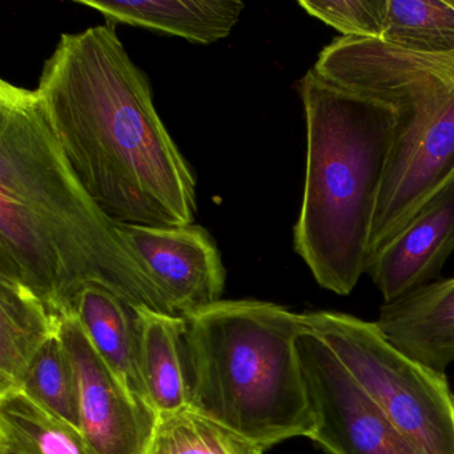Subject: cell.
<instances>
[{
  "instance_id": "277c9868",
  "label": "cell",
  "mask_w": 454,
  "mask_h": 454,
  "mask_svg": "<svg viewBox=\"0 0 454 454\" xmlns=\"http://www.w3.org/2000/svg\"><path fill=\"white\" fill-rule=\"evenodd\" d=\"M190 405L270 448L310 438L315 416L297 340L302 313L260 300H220L185 316Z\"/></svg>"
},
{
  "instance_id": "44dd1931",
  "label": "cell",
  "mask_w": 454,
  "mask_h": 454,
  "mask_svg": "<svg viewBox=\"0 0 454 454\" xmlns=\"http://www.w3.org/2000/svg\"><path fill=\"white\" fill-rule=\"evenodd\" d=\"M0 454H25L6 438L0 437Z\"/></svg>"
},
{
  "instance_id": "30bf717a",
  "label": "cell",
  "mask_w": 454,
  "mask_h": 454,
  "mask_svg": "<svg viewBox=\"0 0 454 454\" xmlns=\"http://www.w3.org/2000/svg\"><path fill=\"white\" fill-rule=\"evenodd\" d=\"M454 251V183L369 260L366 273L384 297L395 301L440 278Z\"/></svg>"
},
{
  "instance_id": "8992f818",
  "label": "cell",
  "mask_w": 454,
  "mask_h": 454,
  "mask_svg": "<svg viewBox=\"0 0 454 454\" xmlns=\"http://www.w3.org/2000/svg\"><path fill=\"white\" fill-rule=\"evenodd\" d=\"M302 317L419 454H454V393L445 373L401 353L376 323L333 310Z\"/></svg>"
},
{
  "instance_id": "e0dca14e",
  "label": "cell",
  "mask_w": 454,
  "mask_h": 454,
  "mask_svg": "<svg viewBox=\"0 0 454 454\" xmlns=\"http://www.w3.org/2000/svg\"><path fill=\"white\" fill-rule=\"evenodd\" d=\"M381 41L416 54L454 55V0H389Z\"/></svg>"
},
{
  "instance_id": "ffe728a7",
  "label": "cell",
  "mask_w": 454,
  "mask_h": 454,
  "mask_svg": "<svg viewBox=\"0 0 454 454\" xmlns=\"http://www.w3.org/2000/svg\"><path fill=\"white\" fill-rule=\"evenodd\" d=\"M299 4L344 38L381 41L384 36L389 0H300Z\"/></svg>"
},
{
  "instance_id": "5bb4252c",
  "label": "cell",
  "mask_w": 454,
  "mask_h": 454,
  "mask_svg": "<svg viewBox=\"0 0 454 454\" xmlns=\"http://www.w3.org/2000/svg\"><path fill=\"white\" fill-rule=\"evenodd\" d=\"M70 312L124 387L148 403L140 374L134 308L110 289L87 284L74 297Z\"/></svg>"
},
{
  "instance_id": "9c48e42d",
  "label": "cell",
  "mask_w": 454,
  "mask_h": 454,
  "mask_svg": "<svg viewBox=\"0 0 454 454\" xmlns=\"http://www.w3.org/2000/svg\"><path fill=\"white\" fill-rule=\"evenodd\" d=\"M119 230L175 315L185 317L222 300L225 268L206 228L119 224Z\"/></svg>"
},
{
  "instance_id": "3957f363",
  "label": "cell",
  "mask_w": 454,
  "mask_h": 454,
  "mask_svg": "<svg viewBox=\"0 0 454 454\" xmlns=\"http://www.w3.org/2000/svg\"><path fill=\"white\" fill-rule=\"evenodd\" d=\"M307 169L294 246L318 286L347 296L369 264V240L395 145L389 106L340 89L313 68L299 83Z\"/></svg>"
},
{
  "instance_id": "4fadbf2b",
  "label": "cell",
  "mask_w": 454,
  "mask_h": 454,
  "mask_svg": "<svg viewBox=\"0 0 454 454\" xmlns=\"http://www.w3.org/2000/svg\"><path fill=\"white\" fill-rule=\"evenodd\" d=\"M139 368L148 403L161 414L190 405L183 341L187 331L184 316L147 307L134 308Z\"/></svg>"
},
{
  "instance_id": "52a82bcc",
  "label": "cell",
  "mask_w": 454,
  "mask_h": 454,
  "mask_svg": "<svg viewBox=\"0 0 454 454\" xmlns=\"http://www.w3.org/2000/svg\"><path fill=\"white\" fill-rule=\"evenodd\" d=\"M297 350L315 416L310 440L329 454H419L308 328Z\"/></svg>"
},
{
  "instance_id": "5b68a950",
  "label": "cell",
  "mask_w": 454,
  "mask_h": 454,
  "mask_svg": "<svg viewBox=\"0 0 454 454\" xmlns=\"http://www.w3.org/2000/svg\"><path fill=\"white\" fill-rule=\"evenodd\" d=\"M361 97L395 111V145L369 240V260L454 183V55L387 47L357 82Z\"/></svg>"
},
{
  "instance_id": "ba28073f",
  "label": "cell",
  "mask_w": 454,
  "mask_h": 454,
  "mask_svg": "<svg viewBox=\"0 0 454 454\" xmlns=\"http://www.w3.org/2000/svg\"><path fill=\"white\" fill-rule=\"evenodd\" d=\"M81 392V432L92 454H151L159 413L103 361L73 312L59 315Z\"/></svg>"
},
{
  "instance_id": "ac0fdd59",
  "label": "cell",
  "mask_w": 454,
  "mask_h": 454,
  "mask_svg": "<svg viewBox=\"0 0 454 454\" xmlns=\"http://www.w3.org/2000/svg\"><path fill=\"white\" fill-rule=\"evenodd\" d=\"M265 446L191 406L159 416L151 454H262Z\"/></svg>"
},
{
  "instance_id": "2e32d148",
  "label": "cell",
  "mask_w": 454,
  "mask_h": 454,
  "mask_svg": "<svg viewBox=\"0 0 454 454\" xmlns=\"http://www.w3.org/2000/svg\"><path fill=\"white\" fill-rule=\"evenodd\" d=\"M0 437L25 454H92L78 427L58 419L23 392L0 397Z\"/></svg>"
},
{
  "instance_id": "9a60e30c",
  "label": "cell",
  "mask_w": 454,
  "mask_h": 454,
  "mask_svg": "<svg viewBox=\"0 0 454 454\" xmlns=\"http://www.w3.org/2000/svg\"><path fill=\"white\" fill-rule=\"evenodd\" d=\"M59 325V316L27 286L0 278V397L20 392L31 363Z\"/></svg>"
},
{
  "instance_id": "6da1fadb",
  "label": "cell",
  "mask_w": 454,
  "mask_h": 454,
  "mask_svg": "<svg viewBox=\"0 0 454 454\" xmlns=\"http://www.w3.org/2000/svg\"><path fill=\"white\" fill-rule=\"evenodd\" d=\"M36 92L71 171L113 222L193 224L195 175L116 26L62 34Z\"/></svg>"
},
{
  "instance_id": "d6986e66",
  "label": "cell",
  "mask_w": 454,
  "mask_h": 454,
  "mask_svg": "<svg viewBox=\"0 0 454 454\" xmlns=\"http://www.w3.org/2000/svg\"><path fill=\"white\" fill-rule=\"evenodd\" d=\"M34 403L81 430V392L73 357L59 333L34 358L22 389Z\"/></svg>"
},
{
  "instance_id": "7c38bea8",
  "label": "cell",
  "mask_w": 454,
  "mask_h": 454,
  "mask_svg": "<svg viewBox=\"0 0 454 454\" xmlns=\"http://www.w3.org/2000/svg\"><path fill=\"white\" fill-rule=\"evenodd\" d=\"M76 4L99 12L108 25L150 28L196 44H212L227 38L246 9L239 0H78Z\"/></svg>"
},
{
  "instance_id": "7a4b0ae2",
  "label": "cell",
  "mask_w": 454,
  "mask_h": 454,
  "mask_svg": "<svg viewBox=\"0 0 454 454\" xmlns=\"http://www.w3.org/2000/svg\"><path fill=\"white\" fill-rule=\"evenodd\" d=\"M0 278L33 291L55 315L98 284L129 307L171 313L119 224L71 171L38 92L0 82Z\"/></svg>"
},
{
  "instance_id": "8fae6325",
  "label": "cell",
  "mask_w": 454,
  "mask_h": 454,
  "mask_svg": "<svg viewBox=\"0 0 454 454\" xmlns=\"http://www.w3.org/2000/svg\"><path fill=\"white\" fill-rule=\"evenodd\" d=\"M385 339L401 353L445 373L454 363V278L385 302L376 321Z\"/></svg>"
}]
</instances>
